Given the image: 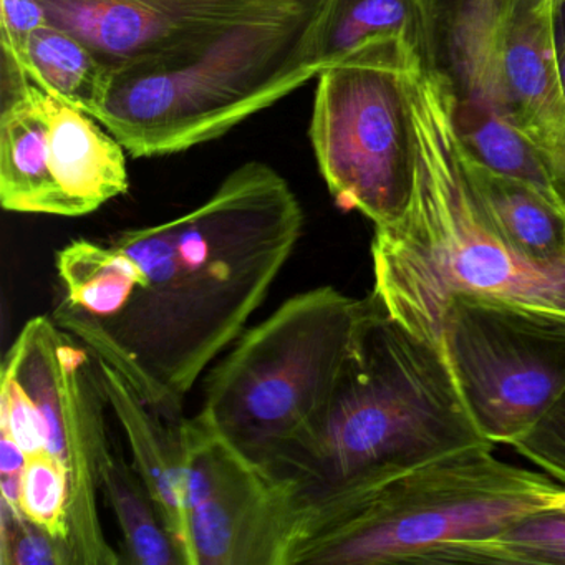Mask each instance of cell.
Returning a JSON list of instances; mask_svg holds the SVG:
<instances>
[{
    "instance_id": "obj_4",
    "label": "cell",
    "mask_w": 565,
    "mask_h": 565,
    "mask_svg": "<svg viewBox=\"0 0 565 565\" xmlns=\"http://www.w3.org/2000/svg\"><path fill=\"white\" fill-rule=\"evenodd\" d=\"M322 4L299 0L114 68L95 118L135 158L216 140L320 74Z\"/></svg>"
},
{
    "instance_id": "obj_26",
    "label": "cell",
    "mask_w": 565,
    "mask_h": 565,
    "mask_svg": "<svg viewBox=\"0 0 565 565\" xmlns=\"http://www.w3.org/2000/svg\"><path fill=\"white\" fill-rule=\"evenodd\" d=\"M0 429L14 439L28 456L47 451L44 422L38 406L15 379L14 373L2 369L0 393Z\"/></svg>"
},
{
    "instance_id": "obj_9",
    "label": "cell",
    "mask_w": 565,
    "mask_h": 565,
    "mask_svg": "<svg viewBox=\"0 0 565 565\" xmlns=\"http://www.w3.org/2000/svg\"><path fill=\"white\" fill-rule=\"evenodd\" d=\"M186 565H286L294 486L247 458L200 415L181 425Z\"/></svg>"
},
{
    "instance_id": "obj_23",
    "label": "cell",
    "mask_w": 565,
    "mask_h": 565,
    "mask_svg": "<svg viewBox=\"0 0 565 565\" xmlns=\"http://www.w3.org/2000/svg\"><path fill=\"white\" fill-rule=\"evenodd\" d=\"M19 509L29 521L35 522L54 537L68 544L71 481L64 462L51 451L29 456L22 475Z\"/></svg>"
},
{
    "instance_id": "obj_8",
    "label": "cell",
    "mask_w": 565,
    "mask_h": 565,
    "mask_svg": "<svg viewBox=\"0 0 565 565\" xmlns=\"http://www.w3.org/2000/svg\"><path fill=\"white\" fill-rule=\"evenodd\" d=\"M439 347L491 445L511 446L565 390V310L452 294L443 309Z\"/></svg>"
},
{
    "instance_id": "obj_27",
    "label": "cell",
    "mask_w": 565,
    "mask_h": 565,
    "mask_svg": "<svg viewBox=\"0 0 565 565\" xmlns=\"http://www.w3.org/2000/svg\"><path fill=\"white\" fill-rule=\"evenodd\" d=\"M0 4H2V15H0L2 68L24 75L22 62H24L25 47L31 35L39 28L47 24V12L39 0H2Z\"/></svg>"
},
{
    "instance_id": "obj_20",
    "label": "cell",
    "mask_w": 565,
    "mask_h": 565,
    "mask_svg": "<svg viewBox=\"0 0 565 565\" xmlns=\"http://www.w3.org/2000/svg\"><path fill=\"white\" fill-rule=\"evenodd\" d=\"M22 72L45 94L95 117L111 71L77 35L47 22L29 39Z\"/></svg>"
},
{
    "instance_id": "obj_29",
    "label": "cell",
    "mask_w": 565,
    "mask_h": 565,
    "mask_svg": "<svg viewBox=\"0 0 565 565\" xmlns=\"http://www.w3.org/2000/svg\"><path fill=\"white\" fill-rule=\"evenodd\" d=\"M555 58H557L558 77H561L562 92L565 97V24L561 32L555 25Z\"/></svg>"
},
{
    "instance_id": "obj_17",
    "label": "cell",
    "mask_w": 565,
    "mask_h": 565,
    "mask_svg": "<svg viewBox=\"0 0 565 565\" xmlns=\"http://www.w3.org/2000/svg\"><path fill=\"white\" fill-rule=\"evenodd\" d=\"M459 163L479 203L502 236L525 256L565 264V210L524 181L469 157L456 138Z\"/></svg>"
},
{
    "instance_id": "obj_15",
    "label": "cell",
    "mask_w": 565,
    "mask_h": 565,
    "mask_svg": "<svg viewBox=\"0 0 565 565\" xmlns=\"http://www.w3.org/2000/svg\"><path fill=\"white\" fill-rule=\"evenodd\" d=\"M97 359V356H95ZM108 408L117 416L131 451L135 469L153 495L168 529L186 564V512H184V455L181 425L158 415L107 362L98 360ZM184 422V419H183Z\"/></svg>"
},
{
    "instance_id": "obj_12",
    "label": "cell",
    "mask_w": 565,
    "mask_h": 565,
    "mask_svg": "<svg viewBox=\"0 0 565 565\" xmlns=\"http://www.w3.org/2000/svg\"><path fill=\"white\" fill-rule=\"evenodd\" d=\"M554 0H502L501 54L511 121L565 204V97L555 58Z\"/></svg>"
},
{
    "instance_id": "obj_7",
    "label": "cell",
    "mask_w": 565,
    "mask_h": 565,
    "mask_svg": "<svg viewBox=\"0 0 565 565\" xmlns=\"http://www.w3.org/2000/svg\"><path fill=\"white\" fill-rule=\"evenodd\" d=\"M418 58L399 39H376L317 75L310 141L320 173L342 210L375 227L396 223L415 191L409 72Z\"/></svg>"
},
{
    "instance_id": "obj_5",
    "label": "cell",
    "mask_w": 565,
    "mask_h": 565,
    "mask_svg": "<svg viewBox=\"0 0 565 565\" xmlns=\"http://www.w3.org/2000/svg\"><path fill=\"white\" fill-rule=\"evenodd\" d=\"M476 446L339 504L297 514L286 565L435 564L443 548L502 534L561 489Z\"/></svg>"
},
{
    "instance_id": "obj_19",
    "label": "cell",
    "mask_w": 565,
    "mask_h": 565,
    "mask_svg": "<svg viewBox=\"0 0 565 565\" xmlns=\"http://www.w3.org/2000/svg\"><path fill=\"white\" fill-rule=\"evenodd\" d=\"M57 300L98 326L114 322L138 286L134 260L111 241L77 239L58 250Z\"/></svg>"
},
{
    "instance_id": "obj_30",
    "label": "cell",
    "mask_w": 565,
    "mask_h": 565,
    "mask_svg": "<svg viewBox=\"0 0 565 565\" xmlns=\"http://www.w3.org/2000/svg\"><path fill=\"white\" fill-rule=\"evenodd\" d=\"M548 509H555V511L565 512V488L558 489L548 502Z\"/></svg>"
},
{
    "instance_id": "obj_28",
    "label": "cell",
    "mask_w": 565,
    "mask_h": 565,
    "mask_svg": "<svg viewBox=\"0 0 565 565\" xmlns=\"http://www.w3.org/2000/svg\"><path fill=\"white\" fill-rule=\"evenodd\" d=\"M28 452L8 435H2L0 441V489H2V502L11 505L15 511L21 501L22 475L28 465Z\"/></svg>"
},
{
    "instance_id": "obj_6",
    "label": "cell",
    "mask_w": 565,
    "mask_h": 565,
    "mask_svg": "<svg viewBox=\"0 0 565 565\" xmlns=\"http://www.w3.org/2000/svg\"><path fill=\"white\" fill-rule=\"evenodd\" d=\"M366 299L306 290L227 349L198 415L266 469L317 428L352 353Z\"/></svg>"
},
{
    "instance_id": "obj_16",
    "label": "cell",
    "mask_w": 565,
    "mask_h": 565,
    "mask_svg": "<svg viewBox=\"0 0 565 565\" xmlns=\"http://www.w3.org/2000/svg\"><path fill=\"white\" fill-rule=\"evenodd\" d=\"M51 168L78 216L127 193L125 147L87 111L45 94Z\"/></svg>"
},
{
    "instance_id": "obj_18",
    "label": "cell",
    "mask_w": 565,
    "mask_h": 565,
    "mask_svg": "<svg viewBox=\"0 0 565 565\" xmlns=\"http://www.w3.org/2000/svg\"><path fill=\"white\" fill-rule=\"evenodd\" d=\"M399 39L422 58L431 42V0H323L313 29L322 72L376 39Z\"/></svg>"
},
{
    "instance_id": "obj_10",
    "label": "cell",
    "mask_w": 565,
    "mask_h": 565,
    "mask_svg": "<svg viewBox=\"0 0 565 565\" xmlns=\"http://www.w3.org/2000/svg\"><path fill=\"white\" fill-rule=\"evenodd\" d=\"M502 0H431L426 61L445 81L456 138L492 171L531 184L564 207L541 158L511 121L501 54Z\"/></svg>"
},
{
    "instance_id": "obj_22",
    "label": "cell",
    "mask_w": 565,
    "mask_h": 565,
    "mask_svg": "<svg viewBox=\"0 0 565 565\" xmlns=\"http://www.w3.org/2000/svg\"><path fill=\"white\" fill-rule=\"evenodd\" d=\"M435 564L565 565V512L544 509L494 537L448 545Z\"/></svg>"
},
{
    "instance_id": "obj_2",
    "label": "cell",
    "mask_w": 565,
    "mask_h": 565,
    "mask_svg": "<svg viewBox=\"0 0 565 565\" xmlns=\"http://www.w3.org/2000/svg\"><path fill=\"white\" fill-rule=\"evenodd\" d=\"M476 426L441 347L366 297V310L322 422L269 469L297 509L339 504L476 446Z\"/></svg>"
},
{
    "instance_id": "obj_24",
    "label": "cell",
    "mask_w": 565,
    "mask_h": 565,
    "mask_svg": "<svg viewBox=\"0 0 565 565\" xmlns=\"http://www.w3.org/2000/svg\"><path fill=\"white\" fill-rule=\"evenodd\" d=\"M2 565H74L67 542L2 502Z\"/></svg>"
},
{
    "instance_id": "obj_11",
    "label": "cell",
    "mask_w": 565,
    "mask_h": 565,
    "mask_svg": "<svg viewBox=\"0 0 565 565\" xmlns=\"http://www.w3.org/2000/svg\"><path fill=\"white\" fill-rule=\"evenodd\" d=\"M110 71L299 0H39Z\"/></svg>"
},
{
    "instance_id": "obj_21",
    "label": "cell",
    "mask_w": 565,
    "mask_h": 565,
    "mask_svg": "<svg viewBox=\"0 0 565 565\" xmlns=\"http://www.w3.org/2000/svg\"><path fill=\"white\" fill-rule=\"evenodd\" d=\"M107 498L124 537L127 562L137 565H186L183 552L168 529L153 495L134 462L111 449L102 478Z\"/></svg>"
},
{
    "instance_id": "obj_13",
    "label": "cell",
    "mask_w": 565,
    "mask_h": 565,
    "mask_svg": "<svg viewBox=\"0 0 565 565\" xmlns=\"http://www.w3.org/2000/svg\"><path fill=\"white\" fill-rule=\"evenodd\" d=\"M67 332V330H65ZM108 399L100 366L88 347L68 333L65 343L64 462L71 481V545L74 565H117L102 525L98 498L114 446L108 441Z\"/></svg>"
},
{
    "instance_id": "obj_25",
    "label": "cell",
    "mask_w": 565,
    "mask_h": 565,
    "mask_svg": "<svg viewBox=\"0 0 565 565\" xmlns=\"http://www.w3.org/2000/svg\"><path fill=\"white\" fill-rule=\"evenodd\" d=\"M511 448L542 472L565 484V390L541 419L512 443Z\"/></svg>"
},
{
    "instance_id": "obj_14",
    "label": "cell",
    "mask_w": 565,
    "mask_h": 565,
    "mask_svg": "<svg viewBox=\"0 0 565 565\" xmlns=\"http://www.w3.org/2000/svg\"><path fill=\"white\" fill-rule=\"evenodd\" d=\"M0 203L11 213L78 216L52 173L45 92L34 84L2 90Z\"/></svg>"
},
{
    "instance_id": "obj_31",
    "label": "cell",
    "mask_w": 565,
    "mask_h": 565,
    "mask_svg": "<svg viewBox=\"0 0 565 565\" xmlns=\"http://www.w3.org/2000/svg\"><path fill=\"white\" fill-rule=\"evenodd\" d=\"M554 8L555 12H557L558 18V14H561V12L564 11L565 9V0H554Z\"/></svg>"
},
{
    "instance_id": "obj_3",
    "label": "cell",
    "mask_w": 565,
    "mask_h": 565,
    "mask_svg": "<svg viewBox=\"0 0 565 565\" xmlns=\"http://www.w3.org/2000/svg\"><path fill=\"white\" fill-rule=\"evenodd\" d=\"M415 121V191L396 223L375 227L372 296L409 332L439 345L452 294L504 297L565 310V264L512 246L476 198L456 150L451 100L426 58L409 72Z\"/></svg>"
},
{
    "instance_id": "obj_1",
    "label": "cell",
    "mask_w": 565,
    "mask_h": 565,
    "mask_svg": "<svg viewBox=\"0 0 565 565\" xmlns=\"http://www.w3.org/2000/svg\"><path fill=\"white\" fill-rule=\"evenodd\" d=\"M282 174L249 161L183 216L124 231L111 243L138 269L127 309L108 326L55 302L52 319L127 379L167 422L266 302L303 233Z\"/></svg>"
}]
</instances>
